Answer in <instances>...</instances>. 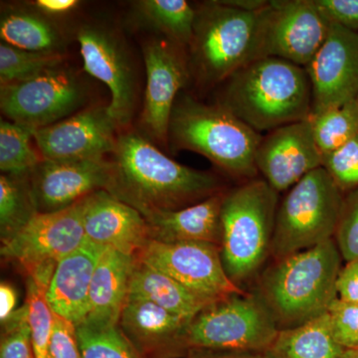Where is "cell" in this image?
<instances>
[{
  "instance_id": "obj_40",
  "label": "cell",
  "mask_w": 358,
  "mask_h": 358,
  "mask_svg": "<svg viewBox=\"0 0 358 358\" xmlns=\"http://www.w3.org/2000/svg\"><path fill=\"white\" fill-rule=\"evenodd\" d=\"M336 289L341 300L358 303V261L348 262L341 268Z\"/></svg>"
},
{
  "instance_id": "obj_39",
  "label": "cell",
  "mask_w": 358,
  "mask_h": 358,
  "mask_svg": "<svg viewBox=\"0 0 358 358\" xmlns=\"http://www.w3.org/2000/svg\"><path fill=\"white\" fill-rule=\"evenodd\" d=\"M315 3L331 22L358 32V0H315Z\"/></svg>"
},
{
  "instance_id": "obj_37",
  "label": "cell",
  "mask_w": 358,
  "mask_h": 358,
  "mask_svg": "<svg viewBox=\"0 0 358 358\" xmlns=\"http://www.w3.org/2000/svg\"><path fill=\"white\" fill-rule=\"evenodd\" d=\"M327 315L336 343L345 350L358 348V303L338 298L331 303Z\"/></svg>"
},
{
  "instance_id": "obj_4",
  "label": "cell",
  "mask_w": 358,
  "mask_h": 358,
  "mask_svg": "<svg viewBox=\"0 0 358 358\" xmlns=\"http://www.w3.org/2000/svg\"><path fill=\"white\" fill-rule=\"evenodd\" d=\"M279 192L254 178L227 190L221 209L224 270L239 288L256 281L271 257Z\"/></svg>"
},
{
  "instance_id": "obj_9",
  "label": "cell",
  "mask_w": 358,
  "mask_h": 358,
  "mask_svg": "<svg viewBox=\"0 0 358 358\" xmlns=\"http://www.w3.org/2000/svg\"><path fill=\"white\" fill-rule=\"evenodd\" d=\"M87 242L78 202L54 212H37L10 237L1 240V256L48 289L58 263Z\"/></svg>"
},
{
  "instance_id": "obj_42",
  "label": "cell",
  "mask_w": 358,
  "mask_h": 358,
  "mask_svg": "<svg viewBox=\"0 0 358 358\" xmlns=\"http://www.w3.org/2000/svg\"><path fill=\"white\" fill-rule=\"evenodd\" d=\"M17 293L13 285L2 282L0 285V320L4 324L17 310Z\"/></svg>"
},
{
  "instance_id": "obj_6",
  "label": "cell",
  "mask_w": 358,
  "mask_h": 358,
  "mask_svg": "<svg viewBox=\"0 0 358 358\" xmlns=\"http://www.w3.org/2000/svg\"><path fill=\"white\" fill-rule=\"evenodd\" d=\"M263 10L248 13L220 1L204 2L196 9L188 47L190 72L200 83H223L238 70L261 58Z\"/></svg>"
},
{
  "instance_id": "obj_21",
  "label": "cell",
  "mask_w": 358,
  "mask_h": 358,
  "mask_svg": "<svg viewBox=\"0 0 358 358\" xmlns=\"http://www.w3.org/2000/svg\"><path fill=\"white\" fill-rule=\"evenodd\" d=\"M106 249L87 241L58 263L46 293L56 315L76 326L83 322L94 274Z\"/></svg>"
},
{
  "instance_id": "obj_31",
  "label": "cell",
  "mask_w": 358,
  "mask_h": 358,
  "mask_svg": "<svg viewBox=\"0 0 358 358\" xmlns=\"http://www.w3.org/2000/svg\"><path fill=\"white\" fill-rule=\"evenodd\" d=\"M62 53L22 50L1 42L0 44V82L1 85L26 81L47 71L62 66Z\"/></svg>"
},
{
  "instance_id": "obj_20",
  "label": "cell",
  "mask_w": 358,
  "mask_h": 358,
  "mask_svg": "<svg viewBox=\"0 0 358 358\" xmlns=\"http://www.w3.org/2000/svg\"><path fill=\"white\" fill-rule=\"evenodd\" d=\"M87 241L136 256L150 241L147 221L140 212L107 190L78 202Z\"/></svg>"
},
{
  "instance_id": "obj_3",
  "label": "cell",
  "mask_w": 358,
  "mask_h": 358,
  "mask_svg": "<svg viewBox=\"0 0 358 358\" xmlns=\"http://www.w3.org/2000/svg\"><path fill=\"white\" fill-rule=\"evenodd\" d=\"M217 105L257 133L306 121L312 85L306 68L275 57L257 59L223 82Z\"/></svg>"
},
{
  "instance_id": "obj_27",
  "label": "cell",
  "mask_w": 358,
  "mask_h": 358,
  "mask_svg": "<svg viewBox=\"0 0 358 358\" xmlns=\"http://www.w3.org/2000/svg\"><path fill=\"white\" fill-rule=\"evenodd\" d=\"M138 13L143 20L164 33L166 38L189 46L193 36L196 9L185 0H143L138 1Z\"/></svg>"
},
{
  "instance_id": "obj_17",
  "label": "cell",
  "mask_w": 358,
  "mask_h": 358,
  "mask_svg": "<svg viewBox=\"0 0 358 358\" xmlns=\"http://www.w3.org/2000/svg\"><path fill=\"white\" fill-rule=\"evenodd\" d=\"M107 160L43 159L28 173L37 212L68 208L98 190H107L112 176Z\"/></svg>"
},
{
  "instance_id": "obj_36",
  "label": "cell",
  "mask_w": 358,
  "mask_h": 358,
  "mask_svg": "<svg viewBox=\"0 0 358 358\" xmlns=\"http://www.w3.org/2000/svg\"><path fill=\"white\" fill-rule=\"evenodd\" d=\"M334 240L346 263L358 261V187L343 197Z\"/></svg>"
},
{
  "instance_id": "obj_14",
  "label": "cell",
  "mask_w": 358,
  "mask_h": 358,
  "mask_svg": "<svg viewBox=\"0 0 358 358\" xmlns=\"http://www.w3.org/2000/svg\"><path fill=\"white\" fill-rule=\"evenodd\" d=\"M180 47L167 38L152 39L143 45L147 87L141 122L159 141L169 140L174 103L190 76L189 62Z\"/></svg>"
},
{
  "instance_id": "obj_13",
  "label": "cell",
  "mask_w": 358,
  "mask_h": 358,
  "mask_svg": "<svg viewBox=\"0 0 358 358\" xmlns=\"http://www.w3.org/2000/svg\"><path fill=\"white\" fill-rule=\"evenodd\" d=\"M306 70L312 85L310 117L355 100L358 96V32L331 22L326 41Z\"/></svg>"
},
{
  "instance_id": "obj_41",
  "label": "cell",
  "mask_w": 358,
  "mask_h": 358,
  "mask_svg": "<svg viewBox=\"0 0 358 358\" xmlns=\"http://www.w3.org/2000/svg\"><path fill=\"white\" fill-rule=\"evenodd\" d=\"M78 0H36L31 6L46 16H62L72 13L79 6Z\"/></svg>"
},
{
  "instance_id": "obj_28",
  "label": "cell",
  "mask_w": 358,
  "mask_h": 358,
  "mask_svg": "<svg viewBox=\"0 0 358 358\" xmlns=\"http://www.w3.org/2000/svg\"><path fill=\"white\" fill-rule=\"evenodd\" d=\"M28 173L18 176L2 173L0 176L1 240L17 232L37 213L30 192Z\"/></svg>"
},
{
  "instance_id": "obj_23",
  "label": "cell",
  "mask_w": 358,
  "mask_h": 358,
  "mask_svg": "<svg viewBox=\"0 0 358 358\" xmlns=\"http://www.w3.org/2000/svg\"><path fill=\"white\" fill-rule=\"evenodd\" d=\"M134 265L136 256L106 249L90 288L86 317L80 324L96 327L119 324L129 299Z\"/></svg>"
},
{
  "instance_id": "obj_2",
  "label": "cell",
  "mask_w": 358,
  "mask_h": 358,
  "mask_svg": "<svg viewBox=\"0 0 358 358\" xmlns=\"http://www.w3.org/2000/svg\"><path fill=\"white\" fill-rule=\"evenodd\" d=\"M343 256L336 240L273 261L263 268L254 294L279 331L303 326L326 315L338 298L336 282Z\"/></svg>"
},
{
  "instance_id": "obj_22",
  "label": "cell",
  "mask_w": 358,
  "mask_h": 358,
  "mask_svg": "<svg viewBox=\"0 0 358 358\" xmlns=\"http://www.w3.org/2000/svg\"><path fill=\"white\" fill-rule=\"evenodd\" d=\"M226 192L179 210L148 214L143 218L148 223L150 239L160 243L196 241L220 246L221 209Z\"/></svg>"
},
{
  "instance_id": "obj_1",
  "label": "cell",
  "mask_w": 358,
  "mask_h": 358,
  "mask_svg": "<svg viewBox=\"0 0 358 358\" xmlns=\"http://www.w3.org/2000/svg\"><path fill=\"white\" fill-rule=\"evenodd\" d=\"M113 155L107 192L143 217L179 210L226 190L217 176L174 162L134 131L117 136Z\"/></svg>"
},
{
  "instance_id": "obj_24",
  "label": "cell",
  "mask_w": 358,
  "mask_h": 358,
  "mask_svg": "<svg viewBox=\"0 0 358 358\" xmlns=\"http://www.w3.org/2000/svg\"><path fill=\"white\" fill-rule=\"evenodd\" d=\"M129 294L152 301L155 305L187 320L194 319L199 313L217 301L195 293L173 278L150 268L136 258Z\"/></svg>"
},
{
  "instance_id": "obj_30",
  "label": "cell",
  "mask_w": 358,
  "mask_h": 358,
  "mask_svg": "<svg viewBox=\"0 0 358 358\" xmlns=\"http://www.w3.org/2000/svg\"><path fill=\"white\" fill-rule=\"evenodd\" d=\"M36 129L15 122H0V169L2 173L24 174L35 169L43 157L33 148L30 140Z\"/></svg>"
},
{
  "instance_id": "obj_34",
  "label": "cell",
  "mask_w": 358,
  "mask_h": 358,
  "mask_svg": "<svg viewBox=\"0 0 358 358\" xmlns=\"http://www.w3.org/2000/svg\"><path fill=\"white\" fill-rule=\"evenodd\" d=\"M322 167L343 193L358 187V136L324 157Z\"/></svg>"
},
{
  "instance_id": "obj_29",
  "label": "cell",
  "mask_w": 358,
  "mask_h": 358,
  "mask_svg": "<svg viewBox=\"0 0 358 358\" xmlns=\"http://www.w3.org/2000/svg\"><path fill=\"white\" fill-rule=\"evenodd\" d=\"M313 136L324 157L358 136V96L338 108L308 119Z\"/></svg>"
},
{
  "instance_id": "obj_8",
  "label": "cell",
  "mask_w": 358,
  "mask_h": 358,
  "mask_svg": "<svg viewBox=\"0 0 358 358\" xmlns=\"http://www.w3.org/2000/svg\"><path fill=\"white\" fill-rule=\"evenodd\" d=\"M278 333L270 313L251 291L215 301L199 313L188 327L187 346L189 352L263 355Z\"/></svg>"
},
{
  "instance_id": "obj_15",
  "label": "cell",
  "mask_w": 358,
  "mask_h": 358,
  "mask_svg": "<svg viewBox=\"0 0 358 358\" xmlns=\"http://www.w3.org/2000/svg\"><path fill=\"white\" fill-rule=\"evenodd\" d=\"M117 127L109 107L100 106L37 129L34 138L44 159L103 160L114 152Z\"/></svg>"
},
{
  "instance_id": "obj_45",
  "label": "cell",
  "mask_w": 358,
  "mask_h": 358,
  "mask_svg": "<svg viewBox=\"0 0 358 358\" xmlns=\"http://www.w3.org/2000/svg\"><path fill=\"white\" fill-rule=\"evenodd\" d=\"M341 358H358V348H355V350H345Z\"/></svg>"
},
{
  "instance_id": "obj_19",
  "label": "cell",
  "mask_w": 358,
  "mask_h": 358,
  "mask_svg": "<svg viewBox=\"0 0 358 358\" xmlns=\"http://www.w3.org/2000/svg\"><path fill=\"white\" fill-rule=\"evenodd\" d=\"M192 320L185 319L129 294L119 327L143 358L187 357V331Z\"/></svg>"
},
{
  "instance_id": "obj_18",
  "label": "cell",
  "mask_w": 358,
  "mask_h": 358,
  "mask_svg": "<svg viewBox=\"0 0 358 358\" xmlns=\"http://www.w3.org/2000/svg\"><path fill=\"white\" fill-rule=\"evenodd\" d=\"M322 162L324 155L315 143L308 120L268 131L257 148L258 173L279 193L322 167Z\"/></svg>"
},
{
  "instance_id": "obj_11",
  "label": "cell",
  "mask_w": 358,
  "mask_h": 358,
  "mask_svg": "<svg viewBox=\"0 0 358 358\" xmlns=\"http://www.w3.org/2000/svg\"><path fill=\"white\" fill-rule=\"evenodd\" d=\"M331 21L315 0H272L262 11L261 58L306 68L326 41Z\"/></svg>"
},
{
  "instance_id": "obj_25",
  "label": "cell",
  "mask_w": 358,
  "mask_h": 358,
  "mask_svg": "<svg viewBox=\"0 0 358 358\" xmlns=\"http://www.w3.org/2000/svg\"><path fill=\"white\" fill-rule=\"evenodd\" d=\"M345 350L331 334L329 315L293 329L279 331L265 358H341Z\"/></svg>"
},
{
  "instance_id": "obj_32",
  "label": "cell",
  "mask_w": 358,
  "mask_h": 358,
  "mask_svg": "<svg viewBox=\"0 0 358 358\" xmlns=\"http://www.w3.org/2000/svg\"><path fill=\"white\" fill-rule=\"evenodd\" d=\"M82 358H143L117 326H76Z\"/></svg>"
},
{
  "instance_id": "obj_5",
  "label": "cell",
  "mask_w": 358,
  "mask_h": 358,
  "mask_svg": "<svg viewBox=\"0 0 358 358\" xmlns=\"http://www.w3.org/2000/svg\"><path fill=\"white\" fill-rule=\"evenodd\" d=\"M261 134L221 106L178 96L169 121V140L178 150L207 157L219 169L244 181L257 178L256 152Z\"/></svg>"
},
{
  "instance_id": "obj_38",
  "label": "cell",
  "mask_w": 358,
  "mask_h": 358,
  "mask_svg": "<svg viewBox=\"0 0 358 358\" xmlns=\"http://www.w3.org/2000/svg\"><path fill=\"white\" fill-rule=\"evenodd\" d=\"M47 358H82L78 345L76 324L56 313Z\"/></svg>"
},
{
  "instance_id": "obj_16",
  "label": "cell",
  "mask_w": 358,
  "mask_h": 358,
  "mask_svg": "<svg viewBox=\"0 0 358 358\" xmlns=\"http://www.w3.org/2000/svg\"><path fill=\"white\" fill-rule=\"evenodd\" d=\"M77 39L84 69L103 82L112 94L109 107L117 126L129 124L136 105V86L131 63L115 33L98 25H84Z\"/></svg>"
},
{
  "instance_id": "obj_26",
  "label": "cell",
  "mask_w": 358,
  "mask_h": 358,
  "mask_svg": "<svg viewBox=\"0 0 358 358\" xmlns=\"http://www.w3.org/2000/svg\"><path fill=\"white\" fill-rule=\"evenodd\" d=\"M2 42L22 50L62 53L63 39L58 28L38 10L10 9L0 21Z\"/></svg>"
},
{
  "instance_id": "obj_44",
  "label": "cell",
  "mask_w": 358,
  "mask_h": 358,
  "mask_svg": "<svg viewBox=\"0 0 358 358\" xmlns=\"http://www.w3.org/2000/svg\"><path fill=\"white\" fill-rule=\"evenodd\" d=\"M220 2L224 6L239 9V10L259 13L266 8L270 1H266V0H221Z\"/></svg>"
},
{
  "instance_id": "obj_7",
  "label": "cell",
  "mask_w": 358,
  "mask_h": 358,
  "mask_svg": "<svg viewBox=\"0 0 358 358\" xmlns=\"http://www.w3.org/2000/svg\"><path fill=\"white\" fill-rule=\"evenodd\" d=\"M343 197L345 193L322 166L292 186L278 206L273 261L334 239Z\"/></svg>"
},
{
  "instance_id": "obj_35",
  "label": "cell",
  "mask_w": 358,
  "mask_h": 358,
  "mask_svg": "<svg viewBox=\"0 0 358 358\" xmlns=\"http://www.w3.org/2000/svg\"><path fill=\"white\" fill-rule=\"evenodd\" d=\"M2 327L0 358H36L25 305Z\"/></svg>"
},
{
  "instance_id": "obj_33",
  "label": "cell",
  "mask_w": 358,
  "mask_h": 358,
  "mask_svg": "<svg viewBox=\"0 0 358 358\" xmlns=\"http://www.w3.org/2000/svg\"><path fill=\"white\" fill-rule=\"evenodd\" d=\"M47 289L28 278L24 305L27 308L28 324L36 358L48 357L49 341L55 317L47 300Z\"/></svg>"
},
{
  "instance_id": "obj_43",
  "label": "cell",
  "mask_w": 358,
  "mask_h": 358,
  "mask_svg": "<svg viewBox=\"0 0 358 358\" xmlns=\"http://www.w3.org/2000/svg\"><path fill=\"white\" fill-rule=\"evenodd\" d=\"M186 358H265L262 353L209 352L192 350Z\"/></svg>"
},
{
  "instance_id": "obj_12",
  "label": "cell",
  "mask_w": 358,
  "mask_h": 358,
  "mask_svg": "<svg viewBox=\"0 0 358 358\" xmlns=\"http://www.w3.org/2000/svg\"><path fill=\"white\" fill-rule=\"evenodd\" d=\"M136 258L213 300L247 293L226 274L218 245L196 241L160 243L150 240Z\"/></svg>"
},
{
  "instance_id": "obj_10",
  "label": "cell",
  "mask_w": 358,
  "mask_h": 358,
  "mask_svg": "<svg viewBox=\"0 0 358 358\" xmlns=\"http://www.w3.org/2000/svg\"><path fill=\"white\" fill-rule=\"evenodd\" d=\"M84 98L79 79L62 66L0 88L2 114L10 122L36 131L64 120L83 103Z\"/></svg>"
}]
</instances>
